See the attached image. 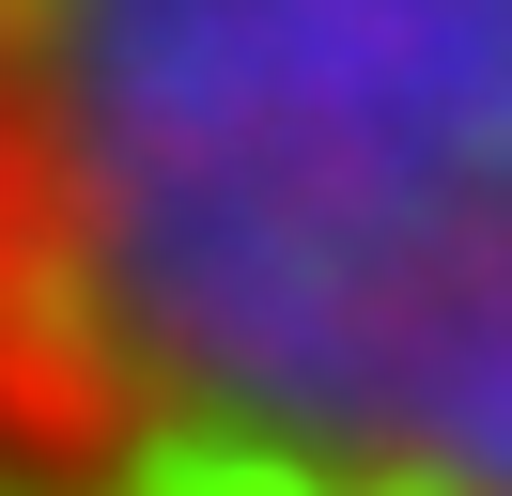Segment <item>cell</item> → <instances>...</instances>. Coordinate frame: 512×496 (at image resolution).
<instances>
[{"instance_id": "obj_1", "label": "cell", "mask_w": 512, "mask_h": 496, "mask_svg": "<svg viewBox=\"0 0 512 496\" xmlns=\"http://www.w3.org/2000/svg\"><path fill=\"white\" fill-rule=\"evenodd\" d=\"M0 481L512 496V0H0Z\"/></svg>"}, {"instance_id": "obj_2", "label": "cell", "mask_w": 512, "mask_h": 496, "mask_svg": "<svg viewBox=\"0 0 512 496\" xmlns=\"http://www.w3.org/2000/svg\"><path fill=\"white\" fill-rule=\"evenodd\" d=\"M0 496H16V481H0Z\"/></svg>"}]
</instances>
